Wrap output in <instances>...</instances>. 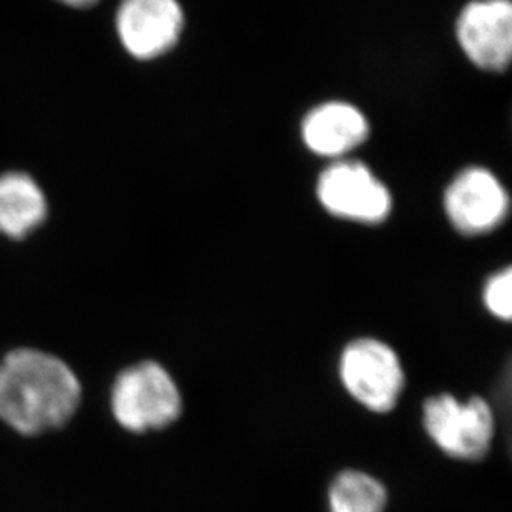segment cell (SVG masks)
<instances>
[{"label":"cell","instance_id":"obj_10","mask_svg":"<svg viewBox=\"0 0 512 512\" xmlns=\"http://www.w3.org/2000/svg\"><path fill=\"white\" fill-rule=\"evenodd\" d=\"M47 217L42 188L27 173L0 175V235L24 240Z\"/></svg>","mask_w":512,"mask_h":512},{"label":"cell","instance_id":"obj_4","mask_svg":"<svg viewBox=\"0 0 512 512\" xmlns=\"http://www.w3.org/2000/svg\"><path fill=\"white\" fill-rule=\"evenodd\" d=\"M340 376L348 393L376 413L391 411L404 386L398 355L375 338H360L346 346L341 355Z\"/></svg>","mask_w":512,"mask_h":512},{"label":"cell","instance_id":"obj_1","mask_svg":"<svg viewBox=\"0 0 512 512\" xmlns=\"http://www.w3.org/2000/svg\"><path fill=\"white\" fill-rule=\"evenodd\" d=\"M82 388L74 371L45 351H10L0 363V419L24 436L69 423Z\"/></svg>","mask_w":512,"mask_h":512},{"label":"cell","instance_id":"obj_7","mask_svg":"<svg viewBox=\"0 0 512 512\" xmlns=\"http://www.w3.org/2000/svg\"><path fill=\"white\" fill-rule=\"evenodd\" d=\"M508 190L484 167L464 168L444 192V212L464 235L493 232L508 217Z\"/></svg>","mask_w":512,"mask_h":512},{"label":"cell","instance_id":"obj_9","mask_svg":"<svg viewBox=\"0 0 512 512\" xmlns=\"http://www.w3.org/2000/svg\"><path fill=\"white\" fill-rule=\"evenodd\" d=\"M301 135L306 147L316 155L341 158L365 142L370 124L355 105L326 102L306 115Z\"/></svg>","mask_w":512,"mask_h":512},{"label":"cell","instance_id":"obj_12","mask_svg":"<svg viewBox=\"0 0 512 512\" xmlns=\"http://www.w3.org/2000/svg\"><path fill=\"white\" fill-rule=\"evenodd\" d=\"M484 305L501 321H512V266L491 276L484 286Z\"/></svg>","mask_w":512,"mask_h":512},{"label":"cell","instance_id":"obj_5","mask_svg":"<svg viewBox=\"0 0 512 512\" xmlns=\"http://www.w3.org/2000/svg\"><path fill=\"white\" fill-rule=\"evenodd\" d=\"M318 198L333 217L351 222H383L393 207L391 193L365 163L338 160L318 180Z\"/></svg>","mask_w":512,"mask_h":512},{"label":"cell","instance_id":"obj_13","mask_svg":"<svg viewBox=\"0 0 512 512\" xmlns=\"http://www.w3.org/2000/svg\"><path fill=\"white\" fill-rule=\"evenodd\" d=\"M60 2L72 5V7H89V5L95 4L97 0H60Z\"/></svg>","mask_w":512,"mask_h":512},{"label":"cell","instance_id":"obj_8","mask_svg":"<svg viewBox=\"0 0 512 512\" xmlns=\"http://www.w3.org/2000/svg\"><path fill=\"white\" fill-rule=\"evenodd\" d=\"M183 10L177 0H122L117 12L120 40L137 59H155L177 44Z\"/></svg>","mask_w":512,"mask_h":512},{"label":"cell","instance_id":"obj_11","mask_svg":"<svg viewBox=\"0 0 512 512\" xmlns=\"http://www.w3.org/2000/svg\"><path fill=\"white\" fill-rule=\"evenodd\" d=\"M388 491L375 476L348 469L336 476L328 491V512H384Z\"/></svg>","mask_w":512,"mask_h":512},{"label":"cell","instance_id":"obj_2","mask_svg":"<svg viewBox=\"0 0 512 512\" xmlns=\"http://www.w3.org/2000/svg\"><path fill=\"white\" fill-rule=\"evenodd\" d=\"M112 411L132 433L167 428L182 411V396L167 370L143 361L120 373L112 388Z\"/></svg>","mask_w":512,"mask_h":512},{"label":"cell","instance_id":"obj_6","mask_svg":"<svg viewBox=\"0 0 512 512\" xmlns=\"http://www.w3.org/2000/svg\"><path fill=\"white\" fill-rule=\"evenodd\" d=\"M456 39L478 69L504 72L512 65V0H471L456 20Z\"/></svg>","mask_w":512,"mask_h":512},{"label":"cell","instance_id":"obj_3","mask_svg":"<svg viewBox=\"0 0 512 512\" xmlns=\"http://www.w3.org/2000/svg\"><path fill=\"white\" fill-rule=\"evenodd\" d=\"M423 418L429 438L449 458L478 461L493 444V409L479 396L459 401L439 394L424 403Z\"/></svg>","mask_w":512,"mask_h":512}]
</instances>
